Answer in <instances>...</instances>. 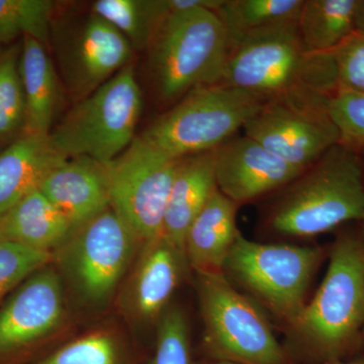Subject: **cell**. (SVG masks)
<instances>
[{
  "label": "cell",
  "mask_w": 364,
  "mask_h": 364,
  "mask_svg": "<svg viewBox=\"0 0 364 364\" xmlns=\"http://www.w3.org/2000/svg\"><path fill=\"white\" fill-rule=\"evenodd\" d=\"M275 203L269 226L282 236L309 238L364 220L363 167L355 150L333 146Z\"/></svg>",
  "instance_id": "cell-4"
},
{
  "label": "cell",
  "mask_w": 364,
  "mask_h": 364,
  "mask_svg": "<svg viewBox=\"0 0 364 364\" xmlns=\"http://www.w3.org/2000/svg\"><path fill=\"white\" fill-rule=\"evenodd\" d=\"M328 112L338 129L340 144L355 150L364 146V95L336 87L327 97Z\"/></svg>",
  "instance_id": "cell-30"
},
{
  "label": "cell",
  "mask_w": 364,
  "mask_h": 364,
  "mask_svg": "<svg viewBox=\"0 0 364 364\" xmlns=\"http://www.w3.org/2000/svg\"><path fill=\"white\" fill-rule=\"evenodd\" d=\"M178 161L138 136L128 149L107 163L111 207L142 244L161 234Z\"/></svg>",
  "instance_id": "cell-12"
},
{
  "label": "cell",
  "mask_w": 364,
  "mask_h": 364,
  "mask_svg": "<svg viewBox=\"0 0 364 364\" xmlns=\"http://www.w3.org/2000/svg\"><path fill=\"white\" fill-rule=\"evenodd\" d=\"M66 321L63 280L50 263L28 277L0 306V359L48 341Z\"/></svg>",
  "instance_id": "cell-13"
},
{
  "label": "cell",
  "mask_w": 364,
  "mask_h": 364,
  "mask_svg": "<svg viewBox=\"0 0 364 364\" xmlns=\"http://www.w3.org/2000/svg\"><path fill=\"white\" fill-rule=\"evenodd\" d=\"M143 107L135 68L129 64L88 97L74 104L49 134L62 157H88L109 163L136 139Z\"/></svg>",
  "instance_id": "cell-5"
},
{
  "label": "cell",
  "mask_w": 364,
  "mask_h": 364,
  "mask_svg": "<svg viewBox=\"0 0 364 364\" xmlns=\"http://www.w3.org/2000/svg\"><path fill=\"white\" fill-rule=\"evenodd\" d=\"M221 85L272 98L299 91L329 95L337 87L331 53L309 54L298 21L256 31L230 48Z\"/></svg>",
  "instance_id": "cell-3"
},
{
  "label": "cell",
  "mask_w": 364,
  "mask_h": 364,
  "mask_svg": "<svg viewBox=\"0 0 364 364\" xmlns=\"http://www.w3.org/2000/svg\"><path fill=\"white\" fill-rule=\"evenodd\" d=\"M304 0H223L215 11L226 28L230 48L249 33L298 21Z\"/></svg>",
  "instance_id": "cell-24"
},
{
  "label": "cell",
  "mask_w": 364,
  "mask_h": 364,
  "mask_svg": "<svg viewBox=\"0 0 364 364\" xmlns=\"http://www.w3.org/2000/svg\"><path fill=\"white\" fill-rule=\"evenodd\" d=\"M74 228L37 189L0 217V242L52 253Z\"/></svg>",
  "instance_id": "cell-20"
},
{
  "label": "cell",
  "mask_w": 364,
  "mask_h": 364,
  "mask_svg": "<svg viewBox=\"0 0 364 364\" xmlns=\"http://www.w3.org/2000/svg\"><path fill=\"white\" fill-rule=\"evenodd\" d=\"M363 223H364V220H363ZM363 237H364V234H363Z\"/></svg>",
  "instance_id": "cell-36"
},
{
  "label": "cell",
  "mask_w": 364,
  "mask_h": 364,
  "mask_svg": "<svg viewBox=\"0 0 364 364\" xmlns=\"http://www.w3.org/2000/svg\"><path fill=\"white\" fill-rule=\"evenodd\" d=\"M55 9L50 0H0V45L28 36L48 47Z\"/></svg>",
  "instance_id": "cell-26"
},
{
  "label": "cell",
  "mask_w": 364,
  "mask_h": 364,
  "mask_svg": "<svg viewBox=\"0 0 364 364\" xmlns=\"http://www.w3.org/2000/svg\"><path fill=\"white\" fill-rule=\"evenodd\" d=\"M332 55L337 87L364 95V35L354 31Z\"/></svg>",
  "instance_id": "cell-31"
},
{
  "label": "cell",
  "mask_w": 364,
  "mask_h": 364,
  "mask_svg": "<svg viewBox=\"0 0 364 364\" xmlns=\"http://www.w3.org/2000/svg\"><path fill=\"white\" fill-rule=\"evenodd\" d=\"M21 46L0 54V145L13 142L25 131L26 107L20 71Z\"/></svg>",
  "instance_id": "cell-27"
},
{
  "label": "cell",
  "mask_w": 364,
  "mask_h": 364,
  "mask_svg": "<svg viewBox=\"0 0 364 364\" xmlns=\"http://www.w3.org/2000/svg\"><path fill=\"white\" fill-rule=\"evenodd\" d=\"M186 253L162 233L144 242L117 291L119 312L134 325H157L188 270Z\"/></svg>",
  "instance_id": "cell-14"
},
{
  "label": "cell",
  "mask_w": 364,
  "mask_h": 364,
  "mask_svg": "<svg viewBox=\"0 0 364 364\" xmlns=\"http://www.w3.org/2000/svg\"><path fill=\"white\" fill-rule=\"evenodd\" d=\"M215 164L213 150L181 158L177 165L161 233L183 251L186 231L218 189Z\"/></svg>",
  "instance_id": "cell-18"
},
{
  "label": "cell",
  "mask_w": 364,
  "mask_h": 364,
  "mask_svg": "<svg viewBox=\"0 0 364 364\" xmlns=\"http://www.w3.org/2000/svg\"><path fill=\"white\" fill-rule=\"evenodd\" d=\"M215 153L218 189L238 205L286 188L306 170L284 161L245 135L233 136Z\"/></svg>",
  "instance_id": "cell-15"
},
{
  "label": "cell",
  "mask_w": 364,
  "mask_h": 364,
  "mask_svg": "<svg viewBox=\"0 0 364 364\" xmlns=\"http://www.w3.org/2000/svg\"><path fill=\"white\" fill-rule=\"evenodd\" d=\"M50 44L74 102L88 97L131 64L129 41L97 14L53 18Z\"/></svg>",
  "instance_id": "cell-11"
},
{
  "label": "cell",
  "mask_w": 364,
  "mask_h": 364,
  "mask_svg": "<svg viewBox=\"0 0 364 364\" xmlns=\"http://www.w3.org/2000/svg\"><path fill=\"white\" fill-rule=\"evenodd\" d=\"M195 364H237V363H230V361L212 360V359H208V360L200 361V363H195Z\"/></svg>",
  "instance_id": "cell-34"
},
{
  "label": "cell",
  "mask_w": 364,
  "mask_h": 364,
  "mask_svg": "<svg viewBox=\"0 0 364 364\" xmlns=\"http://www.w3.org/2000/svg\"><path fill=\"white\" fill-rule=\"evenodd\" d=\"M322 259L318 247L258 243L240 233L228 256L224 274L289 328L308 303L306 294Z\"/></svg>",
  "instance_id": "cell-9"
},
{
  "label": "cell",
  "mask_w": 364,
  "mask_h": 364,
  "mask_svg": "<svg viewBox=\"0 0 364 364\" xmlns=\"http://www.w3.org/2000/svg\"><path fill=\"white\" fill-rule=\"evenodd\" d=\"M52 262V253L0 242V303L33 272Z\"/></svg>",
  "instance_id": "cell-29"
},
{
  "label": "cell",
  "mask_w": 364,
  "mask_h": 364,
  "mask_svg": "<svg viewBox=\"0 0 364 364\" xmlns=\"http://www.w3.org/2000/svg\"><path fill=\"white\" fill-rule=\"evenodd\" d=\"M62 159L49 136L23 134L0 151V217L39 189L48 172Z\"/></svg>",
  "instance_id": "cell-19"
},
{
  "label": "cell",
  "mask_w": 364,
  "mask_h": 364,
  "mask_svg": "<svg viewBox=\"0 0 364 364\" xmlns=\"http://www.w3.org/2000/svg\"><path fill=\"white\" fill-rule=\"evenodd\" d=\"M354 28H355V32L364 35V0H359L358 1L355 20H354Z\"/></svg>",
  "instance_id": "cell-32"
},
{
  "label": "cell",
  "mask_w": 364,
  "mask_h": 364,
  "mask_svg": "<svg viewBox=\"0 0 364 364\" xmlns=\"http://www.w3.org/2000/svg\"><path fill=\"white\" fill-rule=\"evenodd\" d=\"M142 243L112 207L74 228L53 252V264L81 304L109 303L135 260Z\"/></svg>",
  "instance_id": "cell-7"
},
{
  "label": "cell",
  "mask_w": 364,
  "mask_h": 364,
  "mask_svg": "<svg viewBox=\"0 0 364 364\" xmlns=\"http://www.w3.org/2000/svg\"><path fill=\"white\" fill-rule=\"evenodd\" d=\"M39 191L76 228L111 207L107 163L64 158L43 179Z\"/></svg>",
  "instance_id": "cell-16"
},
{
  "label": "cell",
  "mask_w": 364,
  "mask_h": 364,
  "mask_svg": "<svg viewBox=\"0 0 364 364\" xmlns=\"http://www.w3.org/2000/svg\"><path fill=\"white\" fill-rule=\"evenodd\" d=\"M327 97L306 90L268 100L244 126V135L284 161L306 169L340 143Z\"/></svg>",
  "instance_id": "cell-10"
},
{
  "label": "cell",
  "mask_w": 364,
  "mask_h": 364,
  "mask_svg": "<svg viewBox=\"0 0 364 364\" xmlns=\"http://www.w3.org/2000/svg\"><path fill=\"white\" fill-rule=\"evenodd\" d=\"M238 205L219 189L191 223L183 248L189 269L196 274H222L228 256L240 231L237 228Z\"/></svg>",
  "instance_id": "cell-17"
},
{
  "label": "cell",
  "mask_w": 364,
  "mask_h": 364,
  "mask_svg": "<svg viewBox=\"0 0 364 364\" xmlns=\"http://www.w3.org/2000/svg\"><path fill=\"white\" fill-rule=\"evenodd\" d=\"M363 339H364V329H363Z\"/></svg>",
  "instance_id": "cell-35"
},
{
  "label": "cell",
  "mask_w": 364,
  "mask_h": 364,
  "mask_svg": "<svg viewBox=\"0 0 364 364\" xmlns=\"http://www.w3.org/2000/svg\"><path fill=\"white\" fill-rule=\"evenodd\" d=\"M323 364H364V354L356 356V358L344 359V360L333 361V363H327Z\"/></svg>",
  "instance_id": "cell-33"
},
{
  "label": "cell",
  "mask_w": 364,
  "mask_h": 364,
  "mask_svg": "<svg viewBox=\"0 0 364 364\" xmlns=\"http://www.w3.org/2000/svg\"><path fill=\"white\" fill-rule=\"evenodd\" d=\"M223 0H181L158 28L148 51L160 97L181 100L203 85L221 83L230 53L226 28L215 11Z\"/></svg>",
  "instance_id": "cell-2"
},
{
  "label": "cell",
  "mask_w": 364,
  "mask_h": 364,
  "mask_svg": "<svg viewBox=\"0 0 364 364\" xmlns=\"http://www.w3.org/2000/svg\"><path fill=\"white\" fill-rule=\"evenodd\" d=\"M20 71L26 107L23 134L49 136L59 105L58 74L47 47L28 36L23 38Z\"/></svg>",
  "instance_id": "cell-21"
},
{
  "label": "cell",
  "mask_w": 364,
  "mask_h": 364,
  "mask_svg": "<svg viewBox=\"0 0 364 364\" xmlns=\"http://www.w3.org/2000/svg\"><path fill=\"white\" fill-rule=\"evenodd\" d=\"M265 98L221 83L189 91L141 138L172 159L219 148L255 116Z\"/></svg>",
  "instance_id": "cell-6"
},
{
  "label": "cell",
  "mask_w": 364,
  "mask_h": 364,
  "mask_svg": "<svg viewBox=\"0 0 364 364\" xmlns=\"http://www.w3.org/2000/svg\"><path fill=\"white\" fill-rule=\"evenodd\" d=\"M145 364H193L188 318L181 306L170 305L158 321L154 351Z\"/></svg>",
  "instance_id": "cell-28"
},
{
  "label": "cell",
  "mask_w": 364,
  "mask_h": 364,
  "mask_svg": "<svg viewBox=\"0 0 364 364\" xmlns=\"http://www.w3.org/2000/svg\"><path fill=\"white\" fill-rule=\"evenodd\" d=\"M287 329L293 359L323 364L358 350L364 329L363 236L344 234L335 241L317 293Z\"/></svg>",
  "instance_id": "cell-1"
},
{
  "label": "cell",
  "mask_w": 364,
  "mask_h": 364,
  "mask_svg": "<svg viewBox=\"0 0 364 364\" xmlns=\"http://www.w3.org/2000/svg\"><path fill=\"white\" fill-rule=\"evenodd\" d=\"M31 364H138L121 335L112 330L90 331Z\"/></svg>",
  "instance_id": "cell-25"
},
{
  "label": "cell",
  "mask_w": 364,
  "mask_h": 364,
  "mask_svg": "<svg viewBox=\"0 0 364 364\" xmlns=\"http://www.w3.org/2000/svg\"><path fill=\"white\" fill-rule=\"evenodd\" d=\"M359 0H304L299 38L309 54H327L354 33Z\"/></svg>",
  "instance_id": "cell-22"
},
{
  "label": "cell",
  "mask_w": 364,
  "mask_h": 364,
  "mask_svg": "<svg viewBox=\"0 0 364 364\" xmlns=\"http://www.w3.org/2000/svg\"><path fill=\"white\" fill-rule=\"evenodd\" d=\"M90 11L116 28L134 50H147L170 4L169 0H97Z\"/></svg>",
  "instance_id": "cell-23"
},
{
  "label": "cell",
  "mask_w": 364,
  "mask_h": 364,
  "mask_svg": "<svg viewBox=\"0 0 364 364\" xmlns=\"http://www.w3.org/2000/svg\"><path fill=\"white\" fill-rule=\"evenodd\" d=\"M208 359L237 364H296L253 301L224 273L196 274Z\"/></svg>",
  "instance_id": "cell-8"
}]
</instances>
